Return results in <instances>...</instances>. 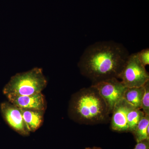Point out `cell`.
Returning <instances> with one entry per match:
<instances>
[{"label": "cell", "mask_w": 149, "mask_h": 149, "mask_svg": "<svg viewBox=\"0 0 149 149\" xmlns=\"http://www.w3.org/2000/svg\"><path fill=\"white\" fill-rule=\"evenodd\" d=\"M6 96L10 102L20 109L45 111L47 107L45 98L42 93L31 95L11 94Z\"/></svg>", "instance_id": "8"}, {"label": "cell", "mask_w": 149, "mask_h": 149, "mask_svg": "<svg viewBox=\"0 0 149 149\" xmlns=\"http://www.w3.org/2000/svg\"><path fill=\"white\" fill-rule=\"evenodd\" d=\"M149 115H145L132 132L136 143L149 140Z\"/></svg>", "instance_id": "11"}, {"label": "cell", "mask_w": 149, "mask_h": 149, "mask_svg": "<svg viewBox=\"0 0 149 149\" xmlns=\"http://www.w3.org/2000/svg\"><path fill=\"white\" fill-rule=\"evenodd\" d=\"M106 103L110 114L115 105L123 99L127 87L116 77L92 84Z\"/></svg>", "instance_id": "5"}, {"label": "cell", "mask_w": 149, "mask_h": 149, "mask_svg": "<svg viewBox=\"0 0 149 149\" xmlns=\"http://www.w3.org/2000/svg\"><path fill=\"white\" fill-rule=\"evenodd\" d=\"M42 70L35 68L27 72L17 73L11 77L4 87L5 95H31L42 93L47 85Z\"/></svg>", "instance_id": "3"}, {"label": "cell", "mask_w": 149, "mask_h": 149, "mask_svg": "<svg viewBox=\"0 0 149 149\" xmlns=\"http://www.w3.org/2000/svg\"><path fill=\"white\" fill-rule=\"evenodd\" d=\"M145 92L141 104V109L145 115H149V81L144 85Z\"/></svg>", "instance_id": "12"}, {"label": "cell", "mask_w": 149, "mask_h": 149, "mask_svg": "<svg viewBox=\"0 0 149 149\" xmlns=\"http://www.w3.org/2000/svg\"><path fill=\"white\" fill-rule=\"evenodd\" d=\"M118 79L127 88L140 87L149 81V74L141 63L137 53L129 55Z\"/></svg>", "instance_id": "4"}, {"label": "cell", "mask_w": 149, "mask_h": 149, "mask_svg": "<svg viewBox=\"0 0 149 149\" xmlns=\"http://www.w3.org/2000/svg\"><path fill=\"white\" fill-rule=\"evenodd\" d=\"M84 149H103L100 147L94 146L93 147H89V148H86Z\"/></svg>", "instance_id": "15"}, {"label": "cell", "mask_w": 149, "mask_h": 149, "mask_svg": "<svg viewBox=\"0 0 149 149\" xmlns=\"http://www.w3.org/2000/svg\"><path fill=\"white\" fill-rule=\"evenodd\" d=\"M129 55L121 43L100 41L85 49L78 67L81 74L94 84L109 78H118Z\"/></svg>", "instance_id": "1"}, {"label": "cell", "mask_w": 149, "mask_h": 149, "mask_svg": "<svg viewBox=\"0 0 149 149\" xmlns=\"http://www.w3.org/2000/svg\"><path fill=\"white\" fill-rule=\"evenodd\" d=\"M139 60L144 66H146L149 64V48L143 49L140 52H137Z\"/></svg>", "instance_id": "13"}, {"label": "cell", "mask_w": 149, "mask_h": 149, "mask_svg": "<svg viewBox=\"0 0 149 149\" xmlns=\"http://www.w3.org/2000/svg\"><path fill=\"white\" fill-rule=\"evenodd\" d=\"M68 113L71 120L80 124L97 125L110 120L106 103L92 85L80 89L71 96Z\"/></svg>", "instance_id": "2"}, {"label": "cell", "mask_w": 149, "mask_h": 149, "mask_svg": "<svg viewBox=\"0 0 149 149\" xmlns=\"http://www.w3.org/2000/svg\"><path fill=\"white\" fill-rule=\"evenodd\" d=\"M20 109L24 122L30 133L35 132L42 126L44 121L45 111L23 109Z\"/></svg>", "instance_id": "9"}, {"label": "cell", "mask_w": 149, "mask_h": 149, "mask_svg": "<svg viewBox=\"0 0 149 149\" xmlns=\"http://www.w3.org/2000/svg\"><path fill=\"white\" fill-rule=\"evenodd\" d=\"M144 92V85L140 87L127 88L123 95V99L135 108L141 109Z\"/></svg>", "instance_id": "10"}, {"label": "cell", "mask_w": 149, "mask_h": 149, "mask_svg": "<svg viewBox=\"0 0 149 149\" xmlns=\"http://www.w3.org/2000/svg\"><path fill=\"white\" fill-rule=\"evenodd\" d=\"M134 107L124 99L118 102L111 112L110 128L118 133H129L128 116L130 110Z\"/></svg>", "instance_id": "7"}, {"label": "cell", "mask_w": 149, "mask_h": 149, "mask_svg": "<svg viewBox=\"0 0 149 149\" xmlns=\"http://www.w3.org/2000/svg\"><path fill=\"white\" fill-rule=\"evenodd\" d=\"M0 107L4 120L13 130L22 136H29L30 132L24 122L19 108L9 102L2 103Z\"/></svg>", "instance_id": "6"}, {"label": "cell", "mask_w": 149, "mask_h": 149, "mask_svg": "<svg viewBox=\"0 0 149 149\" xmlns=\"http://www.w3.org/2000/svg\"><path fill=\"white\" fill-rule=\"evenodd\" d=\"M149 140H145L137 143L134 149H149Z\"/></svg>", "instance_id": "14"}]
</instances>
